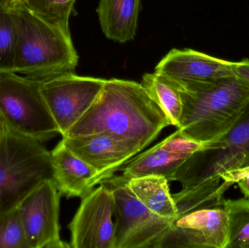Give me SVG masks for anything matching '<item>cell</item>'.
I'll use <instances>...</instances> for the list:
<instances>
[{"instance_id":"6da1fadb","label":"cell","mask_w":249,"mask_h":248,"mask_svg":"<svg viewBox=\"0 0 249 248\" xmlns=\"http://www.w3.org/2000/svg\"><path fill=\"white\" fill-rule=\"evenodd\" d=\"M249 171V104L229 130L203 143L176 172L174 181L182 186L172 195L178 215L222 205L221 187H231Z\"/></svg>"},{"instance_id":"7a4b0ae2","label":"cell","mask_w":249,"mask_h":248,"mask_svg":"<svg viewBox=\"0 0 249 248\" xmlns=\"http://www.w3.org/2000/svg\"><path fill=\"white\" fill-rule=\"evenodd\" d=\"M161 108L141 83L131 80H107L89 110L64 137L108 132L144 149L170 126Z\"/></svg>"},{"instance_id":"3957f363","label":"cell","mask_w":249,"mask_h":248,"mask_svg":"<svg viewBox=\"0 0 249 248\" xmlns=\"http://www.w3.org/2000/svg\"><path fill=\"white\" fill-rule=\"evenodd\" d=\"M177 85L183 103L177 129L202 144L229 130L249 104V85L235 76Z\"/></svg>"},{"instance_id":"277c9868","label":"cell","mask_w":249,"mask_h":248,"mask_svg":"<svg viewBox=\"0 0 249 248\" xmlns=\"http://www.w3.org/2000/svg\"><path fill=\"white\" fill-rule=\"evenodd\" d=\"M9 10L17 32L15 72L41 81L75 72L79 56L71 36L47 24L22 4Z\"/></svg>"},{"instance_id":"5b68a950","label":"cell","mask_w":249,"mask_h":248,"mask_svg":"<svg viewBox=\"0 0 249 248\" xmlns=\"http://www.w3.org/2000/svg\"><path fill=\"white\" fill-rule=\"evenodd\" d=\"M47 180L53 181V171L42 143L0 127V212L17 207Z\"/></svg>"},{"instance_id":"8992f818","label":"cell","mask_w":249,"mask_h":248,"mask_svg":"<svg viewBox=\"0 0 249 248\" xmlns=\"http://www.w3.org/2000/svg\"><path fill=\"white\" fill-rule=\"evenodd\" d=\"M41 83L16 72L0 74V127L41 143L60 134Z\"/></svg>"},{"instance_id":"52a82bcc","label":"cell","mask_w":249,"mask_h":248,"mask_svg":"<svg viewBox=\"0 0 249 248\" xmlns=\"http://www.w3.org/2000/svg\"><path fill=\"white\" fill-rule=\"evenodd\" d=\"M100 183L107 186L114 198V248H159L174 220L155 215L127 187V179L114 175ZM99 183V184H100Z\"/></svg>"},{"instance_id":"ba28073f","label":"cell","mask_w":249,"mask_h":248,"mask_svg":"<svg viewBox=\"0 0 249 248\" xmlns=\"http://www.w3.org/2000/svg\"><path fill=\"white\" fill-rule=\"evenodd\" d=\"M106 80L70 72L42 81V95L62 137L94 103Z\"/></svg>"},{"instance_id":"9c48e42d","label":"cell","mask_w":249,"mask_h":248,"mask_svg":"<svg viewBox=\"0 0 249 248\" xmlns=\"http://www.w3.org/2000/svg\"><path fill=\"white\" fill-rule=\"evenodd\" d=\"M60 194L53 181L47 180L19 203L29 248H66L60 235Z\"/></svg>"},{"instance_id":"30bf717a","label":"cell","mask_w":249,"mask_h":248,"mask_svg":"<svg viewBox=\"0 0 249 248\" xmlns=\"http://www.w3.org/2000/svg\"><path fill=\"white\" fill-rule=\"evenodd\" d=\"M114 198L110 189L100 183L82 198L80 208L69 225L70 248H114Z\"/></svg>"},{"instance_id":"8fae6325","label":"cell","mask_w":249,"mask_h":248,"mask_svg":"<svg viewBox=\"0 0 249 248\" xmlns=\"http://www.w3.org/2000/svg\"><path fill=\"white\" fill-rule=\"evenodd\" d=\"M228 215L223 205L199 208L173 221L159 248H227Z\"/></svg>"},{"instance_id":"7c38bea8","label":"cell","mask_w":249,"mask_h":248,"mask_svg":"<svg viewBox=\"0 0 249 248\" xmlns=\"http://www.w3.org/2000/svg\"><path fill=\"white\" fill-rule=\"evenodd\" d=\"M203 144L184 135L179 129L154 146L136 154L124 164L118 171H122L125 179L155 175L174 182L176 172L181 164Z\"/></svg>"},{"instance_id":"4fadbf2b","label":"cell","mask_w":249,"mask_h":248,"mask_svg":"<svg viewBox=\"0 0 249 248\" xmlns=\"http://www.w3.org/2000/svg\"><path fill=\"white\" fill-rule=\"evenodd\" d=\"M66 147L99 173L102 182L115 175L127 161L141 152L130 141L102 132L79 137H63Z\"/></svg>"},{"instance_id":"5bb4252c","label":"cell","mask_w":249,"mask_h":248,"mask_svg":"<svg viewBox=\"0 0 249 248\" xmlns=\"http://www.w3.org/2000/svg\"><path fill=\"white\" fill-rule=\"evenodd\" d=\"M233 63L188 48L173 49L158 63L155 71L184 86L235 76Z\"/></svg>"},{"instance_id":"9a60e30c","label":"cell","mask_w":249,"mask_h":248,"mask_svg":"<svg viewBox=\"0 0 249 248\" xmlns=\"http://www.w3.org/2000/svg\"><path fill=\"white\" fill-rule=\"evenodd\" d=\"M53 182L67 198H83L102 182L94 168L71 152L62 140L51 151Z\"/></svg>"},{"instance_id":"2e32d148","label":"cell","mask_w":249,"mask_h":248,"mask_svg":"<svg viewBox=\"0 0 249 248\" xmlns=\"http://www.w3.org/2000/svg\"><path fill=\"white\" fill-rule=\"evenodd\" d=\"M142 0H100L97 13L102 32L120 43L134 39Z\"/></svg>"},{"instance_id":"e0dca14e","label":"cell","mask_w":249,"mask_h":248,"mask_svg":"<svg viewBox=\"0 0 249 248\" xmlns=\"http://www.w3.org/2000/svg\"><path fill=\"white\" fill-rule=\"evenodd\" d=\"M165 177L155 175L127 179V187L146 208L162 218L176 220L178 208Z\"/></svg>"},{"instance_id":"ac0fdd59","label":"cell","mask_w":249,"mask_h":248,"mask_svg":"<svg viewBox=\"0 0 249 248\" xmlns=\"http://www.w3.org/2000/svg\"><path fill=\"white\" fill-rule=\"evenodd\" d=\"M141 84L163 111L171 125L178 128L183 109L182 99L178 86L168 77L155 71L145 74Z\"/></svg>"},{"instance_id":"d6986e66","label":"cell","mask_w":249,"mask_h":248,"mask_svg":"<svg viewBox=\"0 0 249 248\" xmlns=\"http://www.w3.org/2000/svg\"><path fill=\"white\" fill-rule=\"evenodd\" d=\"M76 0H22L20 4L54 29L71 36L70 17Z\"/></svg>"},{"instance_id":"ffe728a7","label":"cell","mask_w":249,"mask_h":248,"mask_svg":"<svg viewBox=\"0 0 249 248\" xmlns=\"http://www.w3.org/2000/svg\"><path fill=\"white\" fill-rule=\"evenodd\" d=\"M228 215L227 248H249V198L223 199Z\"/></svg>"},{"instance_id":"44dd1931","label":"cell","mask_w":249,"mask_h":248,"mask_svg":"<svg viewBox=\"0 0 249 248\" xmlns=\"http://www.w3.org/2000/svg\"><path fill=\"white\" fill-rule=\"evenodd\" d=\"M16 23L9 9L0 8V74L15 72Z\"/></svg>"},{"instance_id":"7402d4cb","label":"cell","mask_w":249,"mask_h":248,"mask_svg":"<svg viewBox=\"0 0 249 248\" xmlns=\"http://www.w3.org/2000/svg\"><path fill=\"white\" fill-rule=\"evenodd\" d=\"M0 248H29L18 205L0 212Z\"/></svg>"},{"instance_id":"603a6c76","label":"cell","mask_w":249,"mask_h":248,"mask_svg":"<svg viewBox=\"0 0 249 248\" xmlns=\"http://www.w3.org/2000/svg\"><path fill=\"white\" fill-rule=\"evenodd\" d=\"M233 71L235 77L249 85V59L244 58L233 63Z\"/></svg>"},{"instance_id":"cb8c5ba5","label":"cell","mask_w":249,"mask_h":248,"mask_svg":"<svg viewBox=\"0 0 249 248\" xmlns=\"http://www.w3.org/2000/svg\"><path fill=\"white\" fill-rule=\"evenodd\" d=\"M236 183H238V187L241 189V192L244 197L249 198V172Z\"/></svg>"},{"instance_id":"d4e9b609","label":"cell","mask_w":249,"mask_h":248,"mask_svg":"<svg viewBox=\"0 0 249 248\" xmlns=\"http://www.w3.org/2000/svg\"><path fill=\"white\" fill-rule=\"evenodd\" d=\"M6 1V7L7 9L13 8L16 6L20 4L22 0H5Z\"/></svg>"},{"instance_id":"484cf974","label":"cell","mask_w":249,"mask_h":248,"mask_svg":"<svg viewBox=\"0 0 249 248\" xmlns=\"http://www.w3.org/2000/svg\"><path fill=\"white\" fill-rule=\"evenodd\" d=\"M0 8H7L5 0H0Z\"/></svg>"}]
</instances>
